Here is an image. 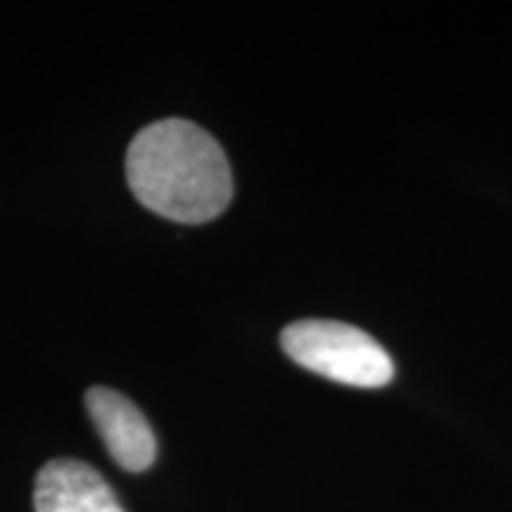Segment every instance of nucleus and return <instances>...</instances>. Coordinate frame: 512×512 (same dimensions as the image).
Here are the masks:
<instances>
[{
	"label": "nucleus",
	"instance_id": "obj_1",
	"mask_svg": "<svg viewBox=\"0 0 512 512\" xmlns=\"http://www.w3.org/2000/svg\"><path fill=\"white\" fill-rule=\"evenodd\" d=\"M126 180L148 211L185 225L217 220L234 197L225 151L188 120L143 128L128 146Z\"/></svg>",
	"mask_w": 512,
	"mask_h": 512
},
{
	"label": "nucleus",
	"instance_id": "obj_2",
	"mask_svg": "<svg viewBox=\"0 0 512 512\" xmlns=\"http://www.w3.org/2000/svg\"><path fill=\"white\" fill-rule=\"evenodd\" d=\"M279 345L299 367L350 387H384L396 373L390 353L370 333L345 322H293L282 330Z\"/></svg>",
	"mask_w": 512,
	"mask_h": 512
},
{
	"label": "nucleus",
	"instance_id": "obj_3",
	"mask_svg": "<svg viewBox=\"0 0 512 512\" xmlns=\"http://www.w3.org/2000/svg\"><path fill=\"white\" fill-rule=\"evenodd\" d=\"M86 410L94 421V430L106 444L117 467L128 473H143L157 458V436L137 404L120 390L92 387L86 393Z\"/></svg>",
	"mask_w": 512,
	"mask_h": 512
},
{
	"label": "nucleus",
	"instance_id": "obj_4",
	"mask_svg": "<svg viewBox=\"0 0 512 512\" xmlns=\"http://www.w3.org/2000/svg\"><path fill=\"white\" fill-rule=\"evenodd\" d=\"M35 512H126L92 464L55 458L35 478Z\"/></svg>",
	"mask_w": 512,
	"mask_h": 512
}]
</instances>
